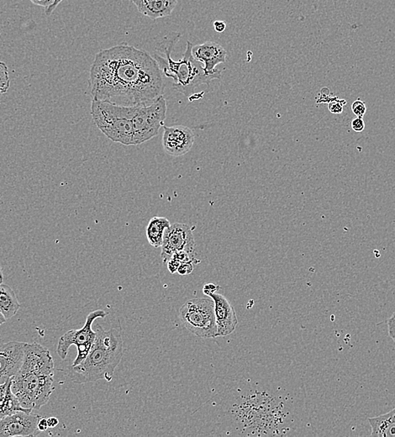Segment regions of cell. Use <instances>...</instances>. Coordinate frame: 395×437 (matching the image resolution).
<instances>
[{
	"mask_svg": "<svg viewBox=\"0 0 395 437\" xmlns=\"http://www.w3.org/2000/svg\"><path fill=\"white\" fill-rule=\"evenodd\" d=\"M346 104L345 100H340L337 99H335L333 101L330 102L328 104V109L330 112L332 113L334 115H340L343 112V107Z\"/></svg>",
	"mask_w": 395,
	"mask_h": 437,
	"instance_id": "7402d4cb",
	"label": "cell"
},
{
	"mask_svg": "<svg viewBox=\"0 0 395 437\" xmlns=\"http://www.w3.org/2000/svg\"><path fill=\"white\" fill-rule=\"evenodd\" d=\"M218 288H219V287L215 285V284H214V283H208V284H206V285H204V287H203V292L205 295L209 296L211 293L216 292Z\"/></svg>",
	"mask_w": 395,
	"mask_h": 437,
	"instance_id": "4316f807",
	"label": "cell"
},
{
	"mask_svg": "<svg viewBox=\"0 0 395 437\" xmlns=\"http://www.w3.org/2000/svg\"><path fill=\"white\" fill-rule=\"evenodd\" d=\"M26 342L9 341L0 345V384L10 381L24 360Z\"/></svg>",
	"mask_w": 395,
	"mask_h": 437,
	"instance_id": "8fae6325",
	"label": "cell"
},
{
	"mask_svg": "<svg viewBox=\"0 0 395 437\" xmlns=\"http://www.w3.org/2000/svg\"><path fill=\"white\" fill-rule=\"evenodd\" d=\"M136 107L93 100L91 115L97 127L112 142L131 146L134 145L132 120Z\"/></svg>",
	"mask_w": 395,
	"mask_h": 437,
	"instance_id": "5b68a950",
	"label": "cell"
},
{
	"mask_svg": "<svg viewBox=\"0 0 395 437\" xmlns=\"http://www.w3.org/2000/svg\"><path fill=\"white\" fill-rule=\"evenodd\" d=\"M48 424H47V419L41 418L38 421V429L40 432H45L48 429Z\"/></svg>",
	"mask_w": 395,
	"mask_h": 437,
	"instance_id": "f1b7e54d",
	"label": "cell"
},
{
	"mask_svg": "<svg viewBox=\"0 0 395 437\" xmlns=\"http://www.w3.org/2000/svg\"><path fill=\"white\" fill-rule=\"evenodd\" d=\"M171 226V223L165 217L155 216L150 219L147 227V237L150 245L154 247H162L166 229Z\"/></svg>",
	"mask_w": 395,
	"mask_h": 437,
	"instance_id": "ac0fdd59",
	"label": "cell"
},
{
	"mask_svg": "<svg viewBox=\"0 0 395 437\" xmlns=\"http://www.w3.org/2000/svg\"><path fill=\"white\" fill-rule=\"evenodd\" d=\"M10 85L9 75L7 65L3 61H0V95L7 93Z\"/></svg>",
	"mask_w": 395,
	"mask_h": 437,
	"instance_id": "ffe728a7",
	"label": "cell"
},
{
	"mask_svg": "<svg viewBox=\"0 0 395 437\" xmlns=\"http://www.w3.org/2000/svg\"><path fill=\"white\" fill-rule=\"evenodd\" d=\"M194 261H193V260H189V261L182 262L179 268H178V272H179V274L185 276V275L191 273L193 272V269H194V265H193Z\"/></svg>",
	"mask_w": 395,
	"mask_h": 437,
	"instance_id": "603a6c76",
	"label": "cell"
},
{
	"mask_svg": "<svg viewBox=\"0 0 395 437\" xmlns=\"http://www.w3.org/2000/svg\"><path fill=\"white\" fill-rule=\"evenodd\" d=\"M168 42L161 46L159 50L165 54L164 56L154 54V58L160 67L161 72L166 77L174 80V88L185 96H193L195 88L202 84L208 85L214 79H219L221 72L214 75H208L203 68V65L197 61L192 54L193 44L187 41L185 53L179 61L172 58L171 53L174 45L181 36L180 33H172L169 35Z\"/></svg>",
	"mask_w": 395,
	"mask_h": 437,
	"instance_id": "277c9868",
	"label": "cell"
},
{
	"mask_svg": "<svg viewBox=\"0 0 395 437\" xmlns=\"http://www.w3.org/2000/svg\"><path fill=\"white\" fill-rule=\"evenodd\" d=\"M20 308L14 291L8 285L0 283V312L8 320L16 315Z\"/></svg>",
	"mask_w": 395,
	"mask_h": 437,
	"instance_id": "d6986e66",
	"label": "cell"
},
{
	"mask_svg": "<svg viewBox=\"0 0 395 437\" xmlns=\"http://www.w3.org/2000/svg\"><path fill=\"white\" fill-rule=\"evenodd\" d=\"M47 424H48L49 428H54L59 424L58 419L56 417H51L47 419Z\"/></svg>",
	"mask_w": 395,
	"mask_h": 437,
	"instance_id": "4dcf8cb0",
	"label": "cell"
},
{
	"mask_svg": "<svg viewBox=\"0 0 395 437\" xmlns=\"http://www.w3.org/2000/svg\"><path fill=\"white\" fill-rule=\"evenodd\" d=\"M19 411L32 412L22 408L19 400L11 390V380L5 384H0V419Z\"/></svg>",
	"mask_w": 395,
	"mask_h": 437,
	"instance_id": "e0dca14e",
	"label": "cell"
},
{
	"mask_svg": "<svg viewBox=\"0 0 395 437\" xmlns=\"http://www.w3.org/2000/svg\"><path fill=\"white\" fill-rule=\"evenodd\" d=\"M214 28L216 32H224L226 29V24H225V22L222 21V20H216V21L214 22Z\"/></svg>",
	"mask_w": 395,
	"mask_h": 437,
	"instance_id": "83f0119b",
	"label": "cell"
},
{
	"mask_svg": "<svg viewBox=\"0 0 395 437\" xmlns=\"http://www.w3.org/2000/svg\"><path fill=\"white\" fill-rule=\"evenodd\" d=\"M167 117V102L160 96L155 101L145 106L136 107L134 114V145H140L158 136Z\"/></svg>",
	"mask_w": 395,
	"mask_h": 437,
	"instance_id": "ba28073f",
	"label": "cell"
},
{
	"mask_svg": "<svg viewBox=\"0 0 395 437\" xmlns=\"http://www.w3.org/2000/svg\"><path fill=\"white\" fill-rule=\"evenodd\" d=\"M352 128L355 132H362L365 129V122L363 117H356L352 121Z\"/></svg>",
	"mask_w": 395,
	"mask_h": 437,
	"instance_id": "cb8c5ba5",
	"label": "cell"
},
{
	"mask_svg": "<svg viewBox=\"0 0 395 437\" xmlns=\"http://www.w3.org/2000/svg\"><path fill=\"white\" fill-rule=\"evenodd\" d=\"M192 54L197 61L203 65L204 71L208 75L220 73L221 72L216 69V66L226 61V51L214 41H206L200 45H193Z\"/></svg>",
	"mask_w": 395,
	"mask_h": 437,
	"instance_id": "4fadbf2b",
	"label": "cell"
},
{
	"mask_svg": "<svg viewBox=\"0 0 395 437\" xmlns=\"http://www.w3.org/2000/svg\"><path fill=\"white\" fill-rule=\"evenodd\" d=\"M107 315V312L103 309H97L92 311L86 318L85 324L83 328L78 330H71L61 336L56 347V352L59 357H61V359L64 360L67 357V352L71 346H76L78 350V355L75 358L72 366H77L83 363L90 352L96 339V331L93 329V324L97 319L104 318Z\"/></svg>",
	"mask_w": 395,
	"mask_h": 437,
	"instance_id": "52a82bcc",
	"label": "cell"
},
{
	"mask_svg": "<svg viewBox=\"0 0 395 437\" xmlns=\"http://www.w3.org/2000/svg\"><path fill=\"white\" fill-rule=\"evenodd\" d=\"M6 320H7V319H6V318L4 317V315L0 312V325L4 324V323L6 322Z\"/></svg>",
	"mask_w": 395,
	"mask_h": 437,
	"instance_id": "1f68e13d",
	"label": "cell"
},
{
	"mask_svg": "<svg viewBox=\"0 0 395 437\" xmlns=\"http://www.w3.org/2000/svg\"><path fill=\"white\" fill-rule=\"evenodd\" d=\"M3 269H2V267L0 266V283H3Z\"/></svg>",
	"mask_w": 395,
	"mask_h": 437,
	"instance_id": "d6a6232c",
	"label": "cell"
},
{
	"mask_svg": "<svg viewBox=\"0 0 395 437\" xmlns=\"http://www.w3.org/2000/svg\"><path fill=\"white\" fill-rule=\"evenodd\" d=\"M54 361L47 348L27 343L24 360L11 379V390L22 408L36 411L48 403L54 390Z\"/></svg>",
	"mask_w": 395,
	"mask_h": 437,
	"instance_id": "7a4b0ae2",
	"label": "cell"
},
{
	"mask_svg": "<svg viewBox=\"0 0 395 437\" xmlns=\"http://www.w3.org/2000/svg\"><path fill=\"white\" fill-rule=\"evenodd\" d=\"M63 0H55V2H54L53 4L51 6V7H49L48 8H45V13L47 16H50L52 12H53L55 9H56V7L60 4V3H62Z\"/></svg>",
	"mask_w": 395,
	"mask_h": 437,
	"instance_id": "f546056e",
	"label": "cell"
},
{
	"mask_svg": "<svg viewBox=\"0 0 395 437\" xmlns=\"http://www.w3.org/2000/svg\"><path fill=\"white\" fill-rule=\"evenodd\" d=\"M179 319L188 331L201 338L217 336L213 299L198 298L186 302L179 310Z\"/></svg>",
	"mask_w": 395,
	"mask_h": 437,
	"instance_id": "8992f818",
	"label": "cell"
},
{
	"mask_svg": "<svg viewBox=\"0 0 395 437\" xmlns=\"http://www.w3.org/2000/svg\"><path fill=\"white\" fill-rule=\"evenodd\" d=\"M195 241L192 230L187 224L175 223L166 229L161 256L167 263L174 254L186 251L195 256Z\"/></svg>",
	"mask_w": 395,
	"mask_h": 437,
	"instance_id": "9c48e42d",
	"label": "cell"
},
{
	"mask_svg": "<svg viewBox=\"0 0 395 437\" xmlns=\"http://www.w3.org/2000/svg\"><path fill=\"white\" fill-rule=\"evenodd\" d=\"M40 416L19 411L0 419V437H36Z\"/></svg>",
	"mask_w": 395,
	"mask_h": 437,
	"instance_id": "30bf717a",
	"label": "cell"
},
{
	"mask_svg": "<svg viewBox=\"0 0 395 437\" xmlns=\"http://www.w3.org/2000/svg\"><path fill=\"white\" fill-rule=\"evenodd\" d=\"M88 86L93 100L126 107L149 105L164 92L163 73L155 58L127 45L95 55Z\"/></svg>",
	"mask_w": 395,
	"mask_h": 437,
	"instance_id": "6da1fadb",
	"label": "cell"
},
{
	"mask_svg": "<svg viewBox=\"0 0 395 437\" xmlns=\"http://www.w3.org/2000/svg\"><path fill=\"white\" fill-rule=\"evenodd\" d=\"M368 421L371 426L372 437H395V408Z\"/></svg>",
	"mask_w": 395,
	"mask_h": 437,
	"instance_id": "2e32d148",
	"label": "cell"
},
{
	"mask_svg": "<svg viewBox=\"0 0 395 437\" xmlns=\"http://www.w3.org/2000/svg\"><path fill=\"white\" fill-rule=\"evenodd\" d=\"M388 328H389V335L395 342V312L388 320Z\"/></svg>",
	"mask_w": 395,
	"mask_h": 437,
	"instance_id": "d4e9b609",
	"label": "cell"
},
{
	"mask_svg": "<svg viewBox=\"0 0 395 437\" xmlns=\"http://www.w3.org/2000/svg\"><path fill=\"white\" fill-rule=\"evenodd\" d=\"M195 143V134L187 126H164L163 149L173 157H181L190 152Z\"/></svg>",
	"mask_w": 395,
	"mask_h": 437,
	"instance_id": "7c38bea8",
	"label": "cell"
},
{
	"mask_svg": "<svg viewBox=\"0 0 395 437\" xmlns=\"http://www.w3.org/2000/svg\"><path fill=\"white\" fill-rule=\"evenodd\" d=\"M96 339L83 363L68 367L67 374L74 384L95 383L113 379L115 368L123 357V340L116 329L105 331L99 324L94 325Z\"/></svg>",
	"mask_w": 395,
	"mask_h": 437,
	"instance_id": "3957f363",
	"label": "cell"
},
{
	"mask_svg": "<svg viewBox=\"0 0 395 437\" xmlns=\"http://www.w3.org/2000/svg\"><path fill=\"white\" fill-rule=\"evenodd\" d=\"M209 297L214 303L217 336H229L234 332L238 324L235 309L221 293L214 292Z\"/></svg>",
	"mask_w": 395,
	"mask_h": 437,
	"instance_id": "5bb4252c",
	"label": "cell"
},
{
	"mask_svg": "<svg viewBox=\"0 0 395 437\" xmlns=\"http://www.w3.org/2000/svg\"><path fill=\"white\" fill-rule=\"evenodd\" d=\"M31 3L35 5L41 6L45 8H48L53 4L55 0H29Z\"/></svg>",
	"mask_w": 395,
	"mask_h": 437,
	"instance_id": "484cf974",
	"label": "cell"
},
{
	"mask_svg": "<svg viewBox=\"0 0 395 437\" xmlns=\"http://www.w3.org/2000/svg\"><path fill=\"white\" fill-rule=\"evenodd\" d=\"M140 13L158 19L171 15L178 3V0H131Z\"/></svg>",
	"mask_w": 395,
	"mask_h": 437,
	"instance_id": "9a60e30c",
	"label": "cell"
},
{
	"mask_svg": "<svg viewBox=\"0 0 395 437\" xmlns=\"http://www.w3.org/2000/svg\"><path fill=\"white\" fill-rule=\"evenodd\" d=\"M352 111L357 117H363L366 114L367 106L366 104L361 100V99H357L356 101L353 102L352 104Z\"/></svg>",
	"mask_w": 395,
	"mask_h": 437,
	"instance_id": "44dd1931",
	"label": "cell"
}]
</instances>
